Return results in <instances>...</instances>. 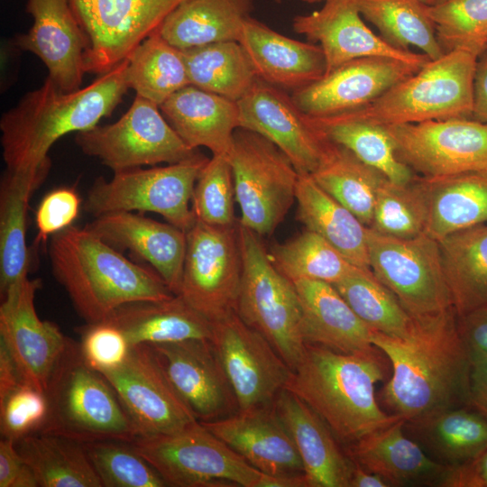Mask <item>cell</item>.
<instances>
[{"mask_svg":"<svg viewBox=\"0 0 487 487\" xmlns=\"http://www.w3.org/2000/svg\"><path fill=\"white\" fill-rule=\"evenodd\" d=\"M371 342L388 358L391 375L378 400L405 421L468 404L471 354L454 308L414 318L401 337L372 331Z\"/></svg>","mask_w":487,"mask_h":487,"instance_id":"6da1fadb","label":"cell"},{"mask_svg":"<svg viewBox=\"0 0 487 487\" xmlns=\"http://www.w3.org/2000/svg\"><path fill=\"white\" fill-rule=\"evenodd\" d=\"M128 63L126 57L88 86L69 93L47 77L4 113L0 130L5 172L43 182L51 166V146L68 133L97 125L122 101L129 89Z\"/></svg>","mask_w":487,"mask_h":487,"instance_id":"7a4b0ae2","label":"cell"},{"mask_svg":"<svg viewBox=\"0 0 487 487\" xmlns=\"http://www.w3.org/2000/svg\"><path fill=\"white\" fill-rule=\"evenodd\" d=\"M389 360L376 346L345 354L306 344L286 390L308 404L345 446L402 419L380 406L375 385Z\"/></svg>","mask_w":487,"mask_h":487,"instance_id":"3957f363","label":"cell"},{"mask_svg":"<svg viewBox=\"0 0 487 487\" xmlns=\"http://www.w3.org/2000/svg\"><path fill=\"white\" fill-rule=\"evenodd\" d=\"M48 253L53 276L87 324L106 321L126 303L174 295L155 271L128 260L87 226L51 236Z\"/></svg>","mask_w":487,"mask_h":487,"instance_id":"277c9868","label":"cell"},{"mask_svg":"<svg viewBox=\"0 0 487 487\" xmlns=\"http://www.w3.org/2000/svg\"><path fill=\"white\" fill-rule=\"evenodd\" d=\"M49 409L38 433L83 444L101 440L133 442L138 433L115 391L84 361L79 343L69 338L45 390Z\"/></svg>","mask_w":487,"mask_h":487,"instance_id":"5b68a950","label":"cell"},{"mask_svg":"<svg viewBox=\"0 0 487 487\" xmlns=\"http://www.w3.org/2000/svg\"><path fill=\"white\" fill-rule=\"evenodd\" d=\"M478 58L462 50L446 52L372 103L340 114L379 126L473 118Z\"/></svg>","mask_w":487,"mask_h":487,"instance_id":"8992f818","label":"cell"},{"mask_svg":"<svg viewBox=\"0 0 487 487\" xmlns=\"http://www.w3.org/2000/svg\"><path fill=\"white\" fill-rule=\"evenodd\" d=\"M237 234L242 278L235 311L272 345L293 370L306 347L295 285L274 266L259 234L239 222Z\"/></svg>","mask_w":487,"mask_h":487,"instance_id":"52a82bcc","label":"cell"},{"mask_svg":"<svg viewBox=\"0 0 487 487\" xmlns=\"http://www.w3.org/2000/svg\"><path fill=\"white\" fill-rule=\"evenodd\" d=\"M207 161L198 152L180 162L114 172L110 180L96 178L83 207L94 217L120 211L156 213L187 233L196 222L190 201Z\"/></svg>","mask_w":487,"mask_h":487,"instance_id":"ba28073f","label":"cell"},{"mask_svg":"<svg viewBox=\"0 0 487 487\" xmlns=\"http://www.w3.org/2000/svg\"><path fill=\"white\" fill-rule=\"evenodd\" d=\"M131 444L168 486L257 487L262 474L198 420L171 434L138 436Z\"/></svg>","mask_w":487,"mask_h":487,"instance_id":"9c48e42d","label":"cell"},{"mask_svg":"<svg viewBox=\"0 0 487 487\" xmlns=\"http://www.w3.org/2000/svg\"><path fill=\"white\" fill-rule=\"evenodd\" d=\"M226 156L241 211L239 224L260 236L270 235L296 200L299 173L273 142L243 128L235 130Z\"/></svg>","mask_w":487,"mask_h":487,"instance_id":"30bf717a","label":"cell"},{"mask_svg":"<svg viewBox=\"0 0 487 487\" xmlns=\"http://www.w3.org/2000/svg\"><path fill=\"white\" fill-rule=\"evenodd\" d=\"M370 267L374 276L414 318L453 308L438 241L424 233L402 239L367 227Z\"/></svg>","mask_w":487,"mask_h":487,"instance_id":"8fae6325","label":"cell"},{"mask_svg":"<svg viewBox=\"0 0 487 487\" xmlns=\"http://www.w3.org/2000/svg\"><path fill=\"white\" fill-rule=\"evenodd\" d=\"M75 142L83 153L98 159L114 172L173 164L198 152L180 139L159 106L138 95L119 120L76 133Z\"/></svg>","mask_w":487,"mask_h":487,"instance_id":"7c38bea8","label":"cell"},{"mask_svg":"<svg viewBox=\"0 0 487 487\" xmlns=\"http://www.w3.org/2000/svg\"><path fill=\"white\" fill-rule=\"evenodd\" d=\"M186 234L179 295L213 322L236 309L242 278L237 225L217 227L196 219Z\"/></svg>","mask_w":487,"mask_h":487,"instance_id":"4fadbf2b","label":"cell"},{"mask_svg":"<svg viewBox=\"0 0 487 487\" xmlns=\"http://www.w3.org/2000/svg\"><path fill=\"white\" fill-rule=\"evenodd\" d=\"M87 46L86 72L105 74L120 63L186 0H68Z\"/></svg>","mask_w":487,"mask_h":487,"instance_id":"5bb4252c","label":"cell"},{"mask_svg":"<svg viewBox=\"0 0 487 487\" xmlns=\"http://www.w3.org/2000/svg\"><path fill=\"white\" fill-rule=\"evenodd\" d=\"M381 127L392 140L398 159L420 177L487 169V124L451 118Z\"/></svg>","mask_w":487,"mask_h":487,"instance_id":"9a60e30c","label":"cell"},{"mask_svg":"<svg viewBox=\"0 0 487 487\" xmlns=\"http://www.w3.org/2000/svg\"><path fill=\"white\" fill-rule=\"evenodd\" d=\"M235 394L239 410L271 406L292 369L272 345L232 311L212 322L210 338Z\"/></svg>","mask_w":487,"mask_h":487,"instance_id":"2e32d148","label":"cell"},{"mask_svg":"<svg viewBox=\"0 0 487 487\" xmlns=\"http://www.w3.org/2000/svg\"><path fill=\"white\" fill-rule=\"evenodd\" d=\"M102 374L115 391L138 436L171 434L198 421L148 345L132 346L121 366Z\"/></svg>","mask_w":487,"mask_h":487,"instance_id":"e0dca14e","label":"cell"},{"mask_svg":"<svg viewBox=\"0 0 487 487\" xmlns=\"http://www.w3.org/2000/svg\"><path fill=\"white\" fill-rule=\"evenodd\" d=\"M170 383L200 422L239 410L217 352L207 338L148 345Z\"/></svg>","mask_w":487,"mask_h":487,"instance_id":"ac0fdd59","label":"cell"},{"mask_svg":"<svg viewBox=\"0 0 487 487\" xmlns=\"http://www.w3.org/2000/svg\"><path fill=\"white\" fill-rule=\"evenodd\" d=\"M41 279L28 277L1 299L0 339L14 359L24 382L45 392L69 338L59 326L37 315L34 299Z\"/></svg>","mask_w":487,"mask_h":487,"instance_id":"d6986e66","label":"cell"},{"mask_svg":"<svg viewBox=\"0 0 487 487\" xmlns=\"http://www.w3.org/2000/svg\"><path fill=\"white\" fill-rule=\"evenodd\" d=\"M422 67L388 57H364L342 64L291 96L308 116H326L363 107Z\"/></svg>","mask_w":487,"mask_h":487,"instance_id":"ffe728a7","label":"cell"},{"mask_svg":"<svg viewBox=\"0 0 487 487\" xmlns=\"http://www.w3.org/2000/svg\"><path fill=\"white\" fill-rule=\"evenodd\" d=\"M356 0H326L311 14L296 15L293 30L318 44L325 56L326 73L350 60L364 57H388L418 67L431 60L423 53L399 50L375 34L364 23Z\"/></svg>","mask_w":487,"mask_h":487,"instance_id":"44dd1931","label":"cell"},{"mask_svg":"<svg viewBox=\"0 0 487 487\" xmlns=\"http://www.w3.org/2000/svg\"><path fill=\"white\" fill-rule=\"evenodd\" d=\"M237 105L238 128L270 140L299 174H311L317 169L326 140L310 126L291 96L258 78Z\"/></svg>","mask_w":487,"mask_h":487,"instance_id":"7402d4cb","label":"cell"},{"mask_svg":"<svg viewBox=\"0 0 487 487\" xmlns=\"http://www.w3.org/2000/svg\"><path fill=\"white\" fill-rule=\"evenodd\" d=\"M26 12L33 19L26 33L13 43L32 52L44 63L48 78L63 92L78 90L85 69L87 38L68 0H28Z\"/></svg>","mask_w":487,"mask_h":487,"instance_id":"603a6c76","label":"cell"},{"mask_svg":"<svg viewBox=\"0 0 487 487\" xmlns=\"http://www.w3.org/2000/svg\"><path fill=\"white\" fill-rule=\"evenodd\" d=\"M86 226L116 250H127L148 262L169 289L179 294L187 247L184 231L127 211L104 214Z\"/></svg>","mask_w":487,"mask_h":487,"instance_id":"cb8c5ba5","label":"cell"},{"mask_svg":"<svg viewBox=\"0 0 487 487\" xmlns=\"http://www.w3.org/2000/svg\"><path fill=\"white\" fill-rule=\"evenodd\" d=\"M201 423L263 473H304L299 454L274 403L238 410L226 418Z\"/></svg>","mask_w":487,"mask_h":487,"instance_id":"d4e9b609","label":"cell"},{"mask_svg":"<svg viewBox=\"0 0 487 487\" xmlns=\"http://www.w3.org/2000/svg\"><path fill=\"white\" fill-rule=\"evenodd\" d=\"M274 407L294 441L309 487H350L354 463L325 421L286 389Z\"/></svg>","mask_w":487,"mask_h":487,"instance_id":"484cf974","label":"cell"},{"mask_svg":"<svg viewBox=\"0 0 487 487\" xmlns=\"http://www.w3.org/2000/svg\"><path fill=\"white\" fill-rule=\"evenodd\" d=\"M404 419L345 446L351 460L389 486H442L449 467L432 460L404 431Z\"/></svg>","mask_w":487,"mask_h":487,"instance_id":"4316f807","label":"cell"},{"mask_svg":"<svg viewBox=\"0 0 487 487\" xmlns=\"http://www.w3.org/2000/svg\"><path fill=\"white\" fill-rule=\"evenodd\" d=\"M239 42L249 57L259 79L293 90L321 78L326 70L318 44L294 40L249 17Z\"/></svg>","mask_w":487,"mask_h":487,"instance_id":"83f0119b","label":"cell"},{"mask_svg":"<svg viewBox=\"0 0 487 487\" xmlns=\"http://www.w3.org/2000/svg\"><path fill=\"white\" fill-rule=\"evenodd\" d=\"M301 306V332L306 344L352 354L372 350V331L334 285L315 280L293 283Z\"/></svg>","mask_w":487,"mask_h":487,"instance_id":"f1b7e54d","label":"cell"},{"mask_svg":"<svg viewBox=\"0 0 487 487\" xmlns=\"http://www.w3.org/2000/svg\"><path fill=\"white\" fill-rule=\"evenodd\" d=\"M160 109L189 148L206 147L212 155H227L238 128L237 102L188 85L170 96Z\"/></svg>","mask_w":487,"mask_h":487,"instance_id":"f546056e","label":"cell"},{"mask_svg":"<svg viewBox=\"0 0 487 487\" xmlns=\"http://www.w3.org/2000/svg\"><path fill=\"white\" fill-rule=\"evenodd\" d=\"M403 427L432 460L449 468L466 464L487 449V417L468 405L404 421Z\"/></svg>","mask_w":487,"mask_h":487,"instance_id":"4dcf8cb0","label":"cell"},{"mask_svg":"<svg viewBox=\"0 0 487 487\" xmlns=\"http://www.w3.org/2000/svg\"><path fill=\"white\" fill-rule=\"evenodd\" d=\"M118 327L132 346L207 338L212 322L180 295L162 300H139L116 308L106 320Z\"/></svg>","mask_w":487,"mask_h":487,"instance_id":"1f68e13d","label":"cell"},{"mask_svg":"<svg viewBox=\"0 0 487 487\" xmlns=\"http://www.w3.org/2000/svg\"><path fill=\"white\" fill-rule=\"evenodd\" d=\"M417 179L427 203L429 236L439 241L460 229L487 224V169Z\"/></svg>","mask_w":487,"mask_h":487,"instance_id":"d6a6232c","label":"cell"},{"mask_svg":"<svg viewBox=\"0 0 487 487\" xmlns=\"http://www.w3.org/2000/svg\"><path fill=\"white\" fill-rule=\"evenodd\" d=\"M253 9V0H186L165 18L157 32L179 50L239 41Z\"/></svg>","mask_w":487,"mask_h":487,"instance_id":"836d02e7","label":"cell"},{"mask_svg":"<svg viewBox=\"0 0 487 487\" xmlns=\"http://www.w3.org/2000/svg\"><path fill=\"white\" fill-rule=\"evenodd\" d=\"M297 219L324 237L357 267L371 270L367 226L325 191L310 174H299L296 188Z\"/></svg>","mask_w":487,"mask_h":487,"instance_id":"e575fe53","label":"cell"},{"mask_svg":"<svg viewBox=\"0 0 487 487\" xmlns=\"http://www.w3.org/2000/svg\"><path fill=\"white\" fill-rule=\"evenodd\" d=\"M452 306L458 317L487 306V224L453 232L438 241Z\"/></svg>","mask_w":487,"mask_h":487,"instance_id":"d590c367","label":"cell"},{"mask_svg":"<svg viewBox=\"0 0 487 487\" xmlns=\"http://www.w3.org/2000/svg\"><path fill=\"white\" fill-rule=\"evenodd\" d=\"M325 140L318 166L310 175L365 226H371L377 189L388 178L346 148Z\"/></svg>","mask_w":487,"mask_h":487,"instance_id":"8d00e7d4","label":"cell"},{"mask_svg":"<svg viewBox=\"0 0 487 487\" xmlns=\"http://www.w3.org/2000/svg\"><path fill=\"white\" fill-rule=\"evenodd\" d=\"M15 446L40 487H102L81 442L34 433L16 440Z\"/></svg>","mask_w":487,"mask_h":487,"instance_id":"74e56055","label":"cell"},{"mask_svg":"<svg viewBox=\"0 0 487 487\" xmlns=\"http://www.w3.org/2000/svg\"><path fill=\"white\" fill-rule=\"evenodd\" d=\"M42 184L5 171L0 184V296L28 277L31 251L26 243L29 199Z\"/></svg>","mask_w":487,"mask_h":487,"instance_id":"f35d334b","label":"cell"},{"mask_svg":"<svg viewBox=\"0 0 487 487\" xmlns=\"http://www.w3.org/2000/svg\"><path fill=\"white\" fill-rule=\"evenodd\" d=\"M306 116L310 126L321 137L346 148L390 180L408 184L417 177L411 169L398 159L392 140L383 127L350 118L344 114Z\"/></svg>","mask_w":487,"mask_h":487,"instance_id":"ab89813d","label":"cell"},{"mask_svg":"<svg viewBox=\"0 0 487 487\" xmlns=\"http://www.w3.org/2000/svg\"><path fill=\"white\" fill-rule=\"evenodd\" d=\"M181 51L190 85L230 100H240L258 79L239 41H220Z\"/></svg>","mask_w":487,"mask_h":487,"instance_id":"60d3db41","label":"cell"},{"mask_svg":"<svg viewBox=\"0 0 487 487\" xmlns=\"http://www.w3.org/2000/svg\"><path fill=\"white\" fill-rule=\"evenodd\" d=\"M362 16L372 23L380 36L393 47L418 48L431 60L443 51L427 5L420 0H356Z\"/></svg>","mask_w":487,"mask_h":487,"instance_id":"b9f144b4","label":"cell"},{"mask_svg":"<svg viewBox=\"0 0 487 487\" xmlns=\"http://www.w3.org/2000/svg\"><path fill=\"white\" fill-rule=\"evenodd\" d=\"M126 80L136 95L161 106L190 85L184 55L156 31L128 56Z\"/></svg>","mask_w":487,"mask_h":487,"instance_id":"7bdbcfd3","label":"cell"},{"mask_svg":"<svg viewBox=\"0 0 487 487\" xmlns=\"http://www.w3.org/2000/svg\"><path fill=\"white\" fill-rule=\"evenodd\" d=\"M332 285L371 330L401 337L411 329L413 317L372 270L356 266L349 275Z\"/></svg>","mask_w":487,"mask_h":487,"instance_id":"ee69618b","label":"cell"},{"mask_svg":"<svg viewBox=\"0 0 487 487\" xmlns=\"http://www.w3.org/2000/svg\"><path fill=\"white\" fill-rule=\"evenodd\" d=\"M269 255L277 270L293 283L315 280L335 284L356 267L324 237L308 229L275 244Z\"/></svg>","mask_w":487,"mask_h":487,"instance_id":"f6af8a7d","label":"cell"},{"mask_svg":"<svg viewBox=\"0 0 487 487\" xmlns=\"http://www.w3.org/2000/svg\"><path fill=\"white\" fill-rule=\"evenodd\" d=\"M417 178L408 184H398L389 179L381 183L370 228L402 239L426 233L427 207Z\"/></svg>","mask_w":487,"mask_h":487,"instance_id":"bcb514c9","label":"cell"},{"mask_svg":"<svg viewBox=\"0 0 487 487\" xmlns=\"http://www.w3.org/2000/svg\"><path fill=\"white\" fill-rule=\"evenodd\" d=\"M84 446L102 487L168 486L130 442L101 440Z\"/></svg>","mask_w":487,"mask_h":487,"instance_id":"7dc6e473","label":"cell"},{"mask_svg":"<svg viewBox=\"0 0 487 487\" xmlns=\"http://www.w3.org/2000/svg\"><path fill=\"white\" fill-rule=\"evenodd\" d=\"M445 53L462 50L480 56L487 43V0H450L428 7Z\"/></svg>","mask_w":487,"mask_h":487,"instance_id":"c3c4849f","label":"cell"},{"mask_svg":"<svg viewBox=\"0 0 487 487\" xmlns=\"http://www.w3.org/2000/svg\"><path fill=\"white\" fill-rule=\"evenodd\" d=\"M235 190L226 155H212L196 182L191 207L197 220L217 227H234Z\"/></svg>","mask_w":487,"mask_h":487,"instance_id":"681fc988","label":"cell"},{"mask_svg":"<svg viewBox=\"0 0 487 487\" xmlns=\"http://www.w3.org/2000/svg\"><path fill=\"white\" fill-rule=\"evenodd\" d=\"M45 392L23 382L0 399L2 437L14 441L41 431L48 415Z\"/></svg>","mask_w":487,"mask_h":487,"instance_id":"f907efd6","label":"cell"},{"mask_svg":"<svg viewBox=\"0 0 487 487\" xmlns=\"http://www.w3.org/2000/svg\"><path fill=\"white\" fill-rule=\"evenodd\" d=\"M79 348L86 363L103 373L121 366L129 356L132 345L115 326L102 321L77 328Z\"/></svg>","mask_w":487,"mask_h":487,"instance_id":"816d5d0a","label":"cell"},{"mask_svg":"<svg viewBox=\"0 0 487 487\" xmlns=\"http://www.w3.org/2000/svg\"><path fill=\"white\" fill-rule=\"evenodd\" d=\"M79 208L80 198L74 188H59L46 194L35 214L37 234L34 245L39 246L50 236L72 225Z\"/></svg>","mask_w":487,"mask_h":487,"instance_id":"f5cc1de1","label":"cell"},{"mask_svg":"<svg viewBox=\"0 0 487 487\" xmlns=\"http://www.w3.org/2000/svg\"><path fill=\"white\" fill-rule=\"evenodd\" d=\"M32 469L19 454L15 441L0 440V487H38Z\"/></svg>","mask_w":487,"mask_h":487,"instance_id":"db71d44e","label":"cell"},{"mask_svg":"<svg viewBox=\"0 0 487 487\" xmlns=\"http://www.w3.org/2000/svg\"><path fill=\"white\" fill-rule=\"evenodd\" d=\"M458 327L471 354L487 355V306L458 317Z\"/></svg>","mask_w":487,"mask_h":487,"instance_id":"11a10c76","label":"cell"},{"mask_svg":"<svg viewBox=\"0 0 487 487\" xmlns=\"http://www.w3.org/2000/svg\"><path fill=\"white\" fill-rule=\"evenodd\" d=\"M441 487H487V449L470 463L449 469Z\"/></svg>","mask_w":487,"mask_h":487,"instance_id":"9f6ffc18","label":"cell"},{"mask_svg":"<svg viewBox=\"0 0 487 487\" xmlns=\"http://www.w3.org/2000/svg\"><path fill=\"white\" fill-rule=\"evenodd\" d=\"M467 405L487 417V355L471 354Z\"/></svg>","mask_w":487,"mask_h":487,"instance_id":"6f0895ef","label":"cell"},{"mask_svg":"<svg viewBox=\"0 0 487 487\" xmlns=\"http://www.w3.org/2000/svg\"><path fill=\"white\" fill-rule=\"evenodd\" d=\"M473 119L487 124V55L484 53L479 56L476 65Z\"/></svg>","mask_w":487,"mask_h":487,"instance_id":"680465c9","label":"cell"},{"mask_svg":"<svg viewBox=\"0 0 487 487\" xmlns=\"http://www.w3.org/2000/svg\"><path fill=\"white\" fill-rule=\"evenodd\" d=\"M24 382L6 345L0 339V399Z\"/></svg>","mask_w":487,"mask_h":487,"instance_id":"91938a15","label":"cell"},{"mask_svg":"<svg viewBox=\"0 0 487 487\" xmlns=\"http://www.w3.org/2000/svg\"><path fill=\"white\" fill-rule=\"evenodd\" d=\"M257 487H309L305 473L269 475L262 474Z\"/></svg>","mask_w":487,"mask_h":487,"instance_id":"94428289","label":"cell"},{"mask_svg":"<svg viewBox=\"0 0 487 487\" xmlns=\"http://www.w3.org/2000/svg\"><path fill=\"white\" fill-rule=\"evenodd\" d=\"M389 484L378 474L371 473L354 463L350 487H388Z\"/></svg>","mask_w":487,"mask_h":487,"instance_id":"6125c7cd","label":"cell"},{"mask_svg":"<svg viewBox=\"0 0 487 487\" xmlns=\"http://www.w3.org/2000/svg\"><path fill=\"white\" fill-rule=\"evenodd\" d=\"M420 1L429 7H434L436 5H440L444 3H446L450 0H420Z\"/></svg>","mask_w":487,"mask_h":487,"instance_id":"be15d7a7","label":"cell"},{"mask_svg":"<svg viewBox=\"0 0 487 487\" xmlns=\"http://www.w3.org/2000/svg\"><path fill=\"white\" fill-rule=\"evenodd\" d=\"M302 1L308 4H313V3L322 2V1L325 2L326 0H302Z\"/></svg>","mask_w":487,"mask_h":487,"instance_id":"e7e4bbea","label":"cell"},{"mask_svg":"<svg viewBox=\"0 0 487 487\" xmlns=\"http://www.w3.org/2000/svg\"><path fill=\"white\" fill-rule=\"evenodd\" d=\"M482 53H484V54H486V55H487V43H486V45H485V48H484V51H483V52H482Z\"/></svg>","mask_w":487,"mask_h":487,"instance_id":"03108f58","label":"cell"},{"mask_svg":"<svg viewBox=\"0 0 487 487\" xmlns=\"http://www.w3.org/2000/svg\"><path fill=\"white\" fill-rule=\"evenodd\" d=\"M274 1L277 2V3H280V2H282L283 0H274Z\"/></svg>","mask_w":487,"mask_h":487,"instance_id":"003e7915","label":"cell"}]
</instances>
